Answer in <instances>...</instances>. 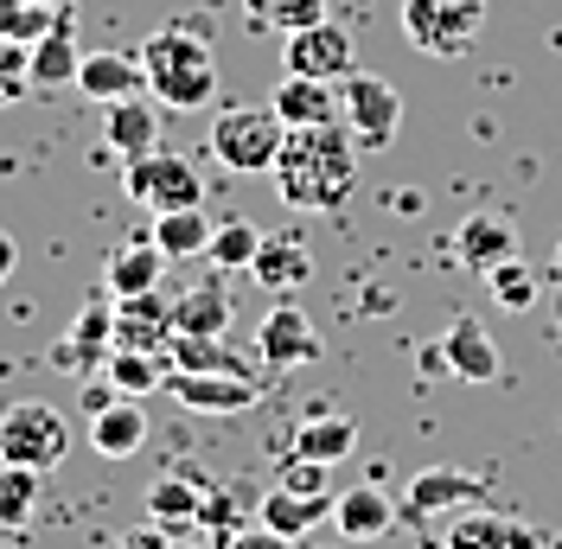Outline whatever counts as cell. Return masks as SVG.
I'll return each instance as SVG.
<instances>
[{
	"mask_svg": "<svg viewBox=\"0 0 562 549\" xmlns=\"http://www.w3.org/2000/svg\"><path fill=\"white\" fill-rule=\"evenodd\" d=\"M358 186V135L346 122L288 128L276 154V192L294 211H339Z\"/></svg>",
	"mask_w": 562,
	"mask_h": 549,
	"instance_id": "1",
	"label": "cell"
},
{
	"mask_svg": "<svg viewBox=\"0 0 562 549\" xmlns=\"http://www.w3.org/2000/svg\"><path fill=\"white\" fill-rule=\"evenodd\" d=\"M140 70H147V90L167 109H205L217 97V52L186 26H160L140 45Z\"/></svg>",
	"mask_w": 562,
	"mask_h": 549,
	"instance_id": "2",
	"label": "cell"
},
{
	"mask_svg": "<svg viewBox=\"0 0 562 549\" xmlns=\"http://www.w3.org/2000/svg\"><path fill=\"white\" fill-rule=\"evenodd\" d=\"M211 154H217V167H231V172H276V154H281V141H288V122L276 115V103L269 109H224L217 122H211Z\"/></svg>",
	"mask_w": 562,
	"mask_h": 549,
	"instance_id": "3",
	"label": "cell"
},
{
	"mask_svg": "<svg viewBox=\"0 0 562 549\" xmlns=\"http://www.w3.org/2000/svg\"><path fill=\"white\" fill-rule=\"evenodd\" d=\"M70 453V422L52 403H13V410H0V460L7 467H33V473H52V467H65Z\"/></svg>",
	"mask_w": 562,
	"mask_h": 549,
	"instance_id": "4",
	"label": "cell"
},
{
	"mask_svg": "<svg viewBox=\"0 0 562 549\" xmlns=\"http://www.w3.org/2000/svg\"><path fill=\"white\" fill-rule=\"evenodd\" d=\"M486 26V0H403V38L422 58H460Z\"/></svg>",
	"mask_w": 562,
	"mask_h": 549,
	"instance_id": "5",
	"label": "cell"
},
{
	"mask_svg": "<svg viewBox=\"0 0 562 549\" xmlns=\"http://www.w3.org/2000/svg\"><path fill=\"white\" fill-rule=\"evenodd\" d=\"M339 109H346V128L358 135V147H390L396 128H403V97L378 70H346L339 77Z\"/></svg>",
	"mask_w": 562,
	"mask_h": 549,
	"instance_id": "6",
	"label": "cell"
},
{
	"mask_svg": "<svg viewBox=\"0 0 562 549\" xmlns=\"http://www.w3.org/2000/svg\"><path fill=\"white\" fill-rule=\"evenodd\" d=\"M122 192L147 211H179V205H199V199H205L192 160H179L167 147H154V154H140V160H122Z\"/></svg>",
	"mask_w": 562,
	"mask_h": 549,
	"instance_id": "7",
	"label": "cell"
},
{
	"mask_svg": "<svg viewBox=\"0 0 562 549\" xmlns=\"http://www.w3.org/2000/svg\"><path fill=\"white\" fill-rule=\"evenodd\" d=\"M492 485L486 473H460V467H428V473H416L409 480V492H403V505L396 512L409 517V524H428L435 512H467V505H480Z\"/></svg>",
	"mask_w": 562,
	"mask_h": 549,
	"instance_id": "8",
	"label": "cell"
},
{
	"mask_svg": "<svg viewBox=\"0 0 562 549\" xmlns=\"http://www.w3.org/2000/svg\"><path fill=\"white\" fill-rule=\"evenodd\" d=\"M167 390H173V403L179 410H192V415H244L256 410V378H231V371H167Z\"/></svg>",
	"mask_w": 562,
	"mask_h": 549,
	"instance_id": "9",
	"label": "cell"
},
{
	"mask_svg": "<svg viewBox=\"0 0 562 549\" xmlns=\"http://www.w3.org/2000/svg\"><path fill=\"white\" fill-rule=\"evenodd\" d=\"M281 65L294 70V77H326V83H339L346 70H358V52H351V33H346V26L319 20V26L288 33V45H281Z\"/></svg>",
	"mask_w": 562,
	"mask_h": 549,
	"instance_id": "10",
	"label": "cell"
},
{
	"mask_svg": "<svg viewBox=\"0 0 562 549\" xmlns=\"http://www.w3.org/2000/svg\"><path fill=\"white\" fill-rule=\"evenodd\" d=\"M256 358H262L269 371H301V365H314V358H319L314 320L294 307V301L269 307V313H262V326H256Z\"/></svg>",
	"mask_w": 562,
	"mask_h": 549,
	"instance_id": "11",
	"label": "cell"
},
{
	"mask_svg": "<svg viewBox=\"0 0 562 549\" xmlns=\"http://www.w3.org/2000/svg\"><path fill=\"white\" fill-rule=\"evenodd\" d=\"M173 345V301L160 288L115 301V351H167Z\"/></svg>",
	"mask_w": 562,
	"mask_h": 549,
	"instance_id": "12",
	"label": "cell"
},
{
	"mask_svg": "<svg viewBox=\"0 0 562 549\" xmlns=\"http://www.w3.org/2000/svg\"><path fill=\"white\" fill-rule=\"evenodd\" d=\"M396 498H390L384 485H346V492H333V530L346 537V544H371V537H384L390 524H396Z\"/></svg>",
	"mask_w": 562,
	"mask_h": 549,
	"instance_id": "13",
	"label": "cell"
},
{
	"mask_svg": "<svg viewBox=\"0 0 562 549\" xmlns=\"http://www.w3.org/2000/svg\"><path fill=\"white\" fill-rule=\"evenodd\" d=\"M109 351H115V294H90L83 313H77V326H70V339L58 345V365H77V371H97L109 365Z\"/></svg>",
	"mask_w": 562,
	"mask_h": 549,
	"instance_id": "14",
	"label": "cell"
},
{
	"mask_svg": "<svg viewBox=\"0 0 562 549\" xmlns=\"http://www.w3.org/2000/svg\"><path fill=\"white\" fill-rule=\"evenodd\" d=\"M103 141L115 160H140V154L160 147V109L147 103V90L122 97V103H103Z\"/></svg>",
	"mask_w": 562,
	"mask_h": 549,
	"instance_id": "15",
	"label": "cell"
},
{
	"mask_svg": "<svg viewBox=\"0 0 562 549\" xmlns=\"http://www.w3.org/2000/svg\"><path fill=\"white\" fill-rule=\"evenodd\" d=\"M441 365H448L460 383H492L498 378V345H492V333L473 320V313L448 320V333H441Z\"/></svg>",
	"mask_w": 562,
	"mask_h": 549,
	"instance_id": "16",
	"label": "cell"
},
{
	"mask_svg": "<svg viewBox=\"0 0 562 549\" xmlns=\"http://www.w3.org/2000/svg\"><path fill=\"white\" fill-rule=\"evenodd\" d=\"M518 256V231L505 224V217H492V211H473L467 224L454 231V262L473 274H492L498 262H512Z\"/></svg>",
	"mask_w": 562,
	"mask_h": 549,
	"instance_id": "17",
	"label": "cell"
},
{
	"mask_svg": "<svg viewBox=\"0 0 562 549\" xmlns=\"http://www.w3.org/2000/svg\"><path fill=\"white\" fill-rule=\"evenodd\" d=\"M77 90L90 97V103H122V97H140L147 90V70H140V52H90L83 65H77Z\"/></svg>",
	"mask_w": 562,
	"mask_h": 549,
	"instance_id": "18",
	"label": "cell"
},
{
	"mask_svg": "<svg viewBox=\"0 0 562 549\" xmlns=\"http://www.w3.org/2000/svg\"><path fill=\"white\" fill-rule=\"evenodd\" d=\"M160 274H167V249L140 231L135 243H122L115 256L103 262V288L115 301H128V294H147V288H160Z\"/></svg>",
	"mask_w": 562,
	"mask_h": 549,
	"instance_id": "19",
	"label": "cell"
},
{
	"mask_svg": "<svg viewBox=\"0 0 562 549\" xmlns=\"http://www.w3.org/2000/svg\"><path fill=\"white\" fill-rule=\"evenodd\" d=\"M199 512H205V480L192 473H167V480L147 485V517L173 537H192L199 530Z\"/></svg>",
	"mask_w": 562,
	"mask_h": 549,
	"instance_id": "20",
	"label": "cell"
},
{
	"mask_svg": "<svg viewBox=\"0 0 562 549\" xmlns=\"http://www.w3.org/2000/svg\"><path fill=\"white\" fill-rule=\"evenodd\" d=\"M77 65H83V52H77V20H70V0L65 13H58V26L45 38H33V90H77Z\"/></svg>",
	"mask_w": 562,
	"mask_h": 549,
	"instance_id": "21",
	"label": "cell"
},
{
	"mask_svg": "<svg viewBox=\"0 0 562 549\" xmlns=\"http://www.w3.org/2000/svg\"><path fill=\"white\" fill-rule=\"evenodd\" d=\"M276 115L288 122V128L346 122V109H339V83H326V77H294V70H288V83L276 90Z\"/></svg>",
	"mask_w": 562,
	"mask_h": 549,
	"instance_id": "22",
	"label": "cell"
},
{
	"mask_svg": "<svg viewBox=\"0 0 562 549\" xmlns=\"http://www.w3.org/2000/svg\"><path fill=\"white\" fill-rule=\"evenodd\" d=\"M90 447L103 460H128V453L147 447V415H140L135 396H115L103 415H90Z\"/></svg>",
	"mask_w": 562,
	"mask_h": 549,
	"instance_id": "23",
	"label": "cell"
},
{
	"mask_svg": "<svg viewBox=\"0 0 562 549\" xmlns=\"http://www.w3.org/2000/svg\"><path fill=\"white\" fill-rule=\"evenodd\" d=\"M249 274L262 281V288H276V294H288V288H301L307 274H314V256H307V243L288 237V231H276V237H262V249H256V262H249Z\"/></svg>",
	"mask_w": 562,
	"mask_h": 549,
	"instance_id": "24",
	"label": "cell"
},
{
	"mask_svg": "<svg viewBox=\"0 0 562 549\" xmlns=\"http://www.w3.org/2000/svg\"><path fill=\"white\" fill-rule=\"evenodd\" d=\"M211 231H217V224H211L199 205H179V211H154V231H147V237L167 249V262H192V256L211 249Z\"/></svg>",
	"mask_w": 562,
	"mask_h": 549,
	"instance_id": "25",
	"label": "cell"
},
{
	"mask_svg": "<svg viewBox=\"0 0 562 549\" xmlns=\"http://www.w3.org/2000/svg\"><path fill=\"white\" fill-rule=\"evenodd\" d=\"M256 517L269 524V530H281V537H307L319 517H333V498H301V492H288V485H269L262 492V505H256Z\"/></svg>",
	"mask_w": 562,
	"mask_h": 549,
	"instance_id": "26",
	"label": "cell"
},
{
	"mask_svg": "<svg viewBox=\"0 0 562 549\" xmlns=\"http://www.w3.org/2000/svg\"><path fill=\"white\" fill-rule=\"evenodd\" d=\"M351 447H358V422H351V415H307V422L294 428L288 453H307V460H326V467H339Z\"/></svg>",
	"mask_w": 562,
	"mask_h": 549,
	"instance_id": "27",
	"label": "cell"
},
{
	"mask_svg": "<svg viewBox=\"0 0 562 549\" xmlns=\"http://www.w3.org/2000/svg\"><path fill=\"white\" fill-rule=\"evenodd\" d=\"M173 333H231V294H224V274L179 294L173 301Z\"/></svg>",
	"mask_w": 562,
	"mask_h": 549,
	"instance_id": "28",
	"label": "cell"
},
{
	"mask_svg": "<svg viewBox=\"0 0 562 549\" xmlns=\"http://www.w3.org/2000/svg\"><path fill=\"white\" fill-rule=\"evenodd\" d=\"M109 383L122 390V396H154V390H167V371H173V358L167 351H109Z\"/></svg>",
	"mask_w": 562,
	"mask_h": 549,
	"instance_id": "29",
	"label": "cell"
},
{
	"mask_svg": "<svg viewBox=\"0 0 562 549\" xmlns=\"http://www.w3.org/2000/svg\"><path fill=\"white\" fill-rule=\"evenodd\" d=\"M167 358H173L179 371H231V378H249V365L224 345V333H173Z\"/></svg>",
	"mask_w": 562,
	"mask_h": 549,
	"instance_id": "30",
	"label": "cell"
},
{
	"mask_svg": "<svg viewBox=\"0 0 562 549\" xmlns=\"http://www.w3.org/2000/svg\"><path fill=\"white\" fill-rule=\"evenodd\" d=\"M256 505H262V492H249V485H224V492H217V485H205L199 530H211V537H217V549H224L249 524V512H256Z\"/></svg>",
	"mask_w": 562,
	"mask_h": 549,
	"instance_id": "31",
	"label": "cell"
},
{
	"mask_svg": "<svg viewBox=\"0 0 562 549\" xmlns=\"http://www.w3.org/2000/svg\"><path fill=\"white\" fill-rule=\"evenodd\" d=\"M244 20L256 33H301V26H319L326 20V0H244Z\"/></svg>",
	"mask_w": 562,
	"mask_h": 549,
	"instance_id": "32",
	"label": "cell"
},
{
	"mask_svg": "<svg viewBox=\"0 0 562 549\" xmlns=\"http://www.w3.org/2000/svg\"><path fill=\"white\" fill-rule=\"evenodd\" d=\"M256 249H262V231L249 224V217H231V224H217L211 231V262H217V274H237V269H249L256 262Z\"/></svg>",
	"mask_w": 562,
	"mask_h": 549,
	"instance_id": "33",
	"label": "cell"
},
{
	"mask_svg": "<svg viewBox=\"0 0 562 549\" xmlns=\"http://www.w3.org/2000/svg\"><path fill=\"white\" fill-rule=\"evenodd\" d=\"M33 505H38V473L0 460V530H20L33 517Z\"/></svg>",
	"mask_w": 562,
	"mask_h": 549,
	"instance_id": "34",
	"label": "cell"
},
{
	"mask_svg": "<svg viewBox=\"0 0 562 549\" xmlns=\"http://www.w3.org/2000/svg\"><path fill=\"white\" fill-rule=\"evenodd\" d=\"M486 281H492V301H498L505 313H530L537 301H543V281H537V274L518 262V256H512V262H498Z\"/></svg>",
	"mask_w": 562,
	"mask_h": 549,
	"instance_id": "35",
	"label": "cell"
},
{
	"mask_svg": "<svg viewBox=\"0 0 562 549\" xmlns=\"http://www.w3.org/2000/svg\"><path fill=\"white\" fill-rule=\"evenodd\" d=\"M33 90V45L26 38H0V109L20 103Z\"/></svg>",
	"mask_w": 562,
	"mask_h": 549,
	"instance_id": "36",
	"label": "cell"
},
{
	"mask_svg": "<svg viewBox=\"0 0 562 549\" xmlns=\"http://www.w3.org/2000/svg\"><path fill=\"white\" fill-rule=\"evenodd\" d=\"M276 485L301 492V498H333V467H326V460H307V453H288Z\"/></svg>",
	"mask_w": 562,
	"mask_h": 549,
	"instance_id": "37",
	"label": "cell"
},
{
	"mask_svg": "<svg viewBox=\"0 0 562 549\" xmlns=\"http://www.w3.org/2000/svg\"><path fill=\"white\" fill-rule=\"evenodd\" d=\"M492 549H543V530H530V524H518V517H505V512H498Z\"/></svg>",
	"mask_w": 562,
	"mask_h": 549,
	"instance_id": "38",
	"label": "cell"
},
{
	"mask_svg": "<svg viewBox=\"0 0 562 549\" xmlns=\"http://www.w3.org/2000/svg\"><path fill=\"white\" fill-rule=\"evenodd\" d=\"M224 549H294V537H281V530H269V524L256 517V524H244V530H237Z\"/></svg>",
	"mask_w": 562,
	"mask_h": 549,
	"instance_id": "39",
	"label": "cell"
},
{
	"mask_svg": "<svg viewBox=\"0 0 562 549\" xmlns=\"http://www.w3.org/2000/svg\"><path fill=\"white\" fill-rule=\"evenodd\" d=\"M173 544H179V537H173V530H160L154 517H147L140 530H128V537H122V549H173Z\"/></svg>",
	"mask_w": 562,
	"mask_h": 549,
	"instance_id": "40",
	"label": "cell"
},
{
	"mask_svg": "<svg viewBox=\"0 0 562 549\" xmlns=\"http://www.w3.org/2000/svg\"><path fill=\"white\" fill-rule=\"evenodd\" d=\"M115 396H122V390L109 383V371H103V378H90V383H83V410H90V415H103L109 403H115Z\"/></svg>",
	"mask_w": 562,
	"mask_h": 549,
	"instance_id": "41",
	"label": "cell"
},
{
	"mask_svg": "<svg viewBox=\"0 0 562 549\" xmlns=\"http://www.w3.org/2000/svg\"><path fill=\"white\" fill-rule=\"evenodd\" d=\"M13 269H20V243H13L7 231H0V288L13 281Z\"/></svg>",
	"mask_w": 562,
	"mask_h": 549,
	"instance_id": "42",
	"label": "cell"
},
{
	"mask_svg": "<svg viewBox=\"0 0 562 549\" xmlns=\"http://www.w3.org/2000/svg\"><path fill=\"white\" fill-rule=\"evenodd\" d=\"M173 549H217V544H192V537H179V544Z\"/></svg>",
	"mask_w": 562,
	"mask_h": 549,
	"instance_id": "43",
	"label": "cell"
},
{
	"mask_svg": "<svg viewBox=\"0 0 562 549\" xmlns=\"http://www.w3.org/2000/svg\"><path fill=\"white\" fill-rule=\"evenodd\" d=\"M550 269H557V281H562V243H557V256H550Z\"/></svg>",
	"mask_w": 562,
	"mask_h": 549,
	"instance_id": "44",
	"label": "cell"
},
{
	"mask_svg": "<svg viewBox=\"0 0 562 549\" xmlns=\"http://www.w3.org/2000/svg\"><path fill=\"white\" fill-rule=\"evenodd\" d=\"M550 313H557V326H562V288H557V301H550Z\"/></svg>",
	"mask_w": 562,
	"mask_h": 549,
	"instance_id": "45",
	"label": "cell"
}]
</instances>
